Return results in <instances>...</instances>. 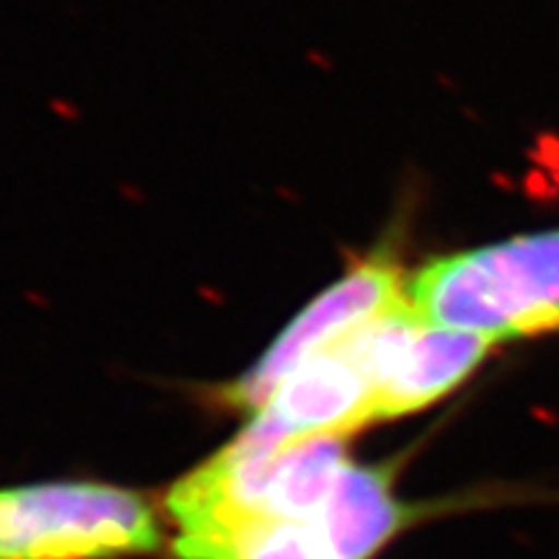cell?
<instances>
[{
	"mask_svg": "<svg viewBox=\"0 0 559 559\" xmlns=\"http://www.w3.org/2000/svg\"><path fill=\"white\" fill-rule=\"evenodd\" d=\"M407 300L425 324L492 345L559 332V228L430 260Z\"/></svg>",
	"mask_w": 559,
	"mask_h": 559,
	"instance_id": "cell-1",
	"label": "cell"
},
{
	"mask_svg": "<svg viewBox=\"0 0 559 559\" xmlns=\"http://www.w3.org/2000/svg\"><path fill=\"white\" fill-rule=\"evenodd\" d=\"M160 544L138 495L88 481L0 489V559H109Z\"/></svg>",
	"mask_w": 559,
	"mask_h": 559,
	"instance_id": "cell-2",
	"label": "cell"
},
{
	"mask_svg": "<svg viewBox=\"0 0 559 559\" xmlns=\"http://www.w3.org/2000/svg\"><path fill=\"white\" fill-rule=\"evenodd\" d=\"M347 340L376 386L379 419L409 415L443 400L495 347L477 334L425 324L407 298Z\"/></svg>",
	"mask_w": 559,
	"mask_h": 559,
	"instance_id": "cell-3",
	"label": "cell"
},
{
	"mask_svg": "<svg viewBox=\"0 0 559 559\" xmlns=\"http://www.w3.org/2000/svg\"><path fill=\"white\" fill-rule=\"evenodd\" d=\"M404 298H407V280L402 277L400 267L386 254H370L324 293H319L285 326L260 362L239 381L230 383L226 402L254 415L300 362L396 309Z\"/></svg>",
	"mask_w": 559,
	"mask_h": 559,
	"instance_id": "cell-4",
	"label": "cell"
},
{
	"mask_svg": "<svg viewBox=\"0 0 559 559\" xmlns=\"http://www.w3.org/2000/svg\"><path fill=\"white\" fill-rule=\"evenodd\" d=\"M373 419L376 386L345 337L300 362L254 412L249 428L285 449L309 438L353 436Z\"/></svg>",
	"mask_w": 559,
	"mask_h": 559,
	"instance_id": "cell-5",
	"label": "cell"
},
{
	"mask_svg": "<svg viewBox=\"0 0 559 559\" xmlns=\"http://www.w3.org/2000/svg\"><path fill=\"white\" fill-rule=\"evenodd\" d=\"M407 521L391 477L376 466H342L332 492L306 523L326 559H368Z\"/></svg>",
	"mask_w": 559,
	"mask_h": 559,
	"instance_id": "cell-6",
	"label": "cell"
},
{
	"mask_svg": "<svg viewBox=\"0 0 559 559\" xmlns=\"http://www.w3.org/2000/svg\"><path fill=\"white\" fill-rule=\"evenodd\" d=\"M181 559H326L306 523L243 519L179 531Z\"/></svg>",
	"mask_w": 559,
	"mask_h": 559,
	"instance_id": "cell-7",
	"label": "cell"
}]
</instances>
